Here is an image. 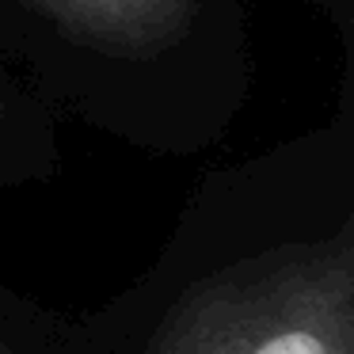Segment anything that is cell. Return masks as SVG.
I'll list each match as a JSON object with an SVG mask.
<instances>
[{
  "mask_svg": "<svg viewBox=\"0 0 354 354\" xmlns=\"http://www.w3.org/2000/svg\"><path fill=\"white\" fill-rule=\"evenodd\" d=\"M153 354H354V232L206 286Z\"/></svg>",
  "mask_w": 354,
  "mask_h": 354,
  "instance_id": "cell-1",
  "label": "cell"
},
{
  "mask_svg": "<svg viewBox=\"0 0 354 354\" xmlns=\"http://www.w3.org/2000/svg\"><path fill=\"white\" fill-rule=\"evenodd\" d=\"M69 42L111 57H153L179 46L198 0H24Z\"/></svg>",
  "mask_w": 354,
  "mask_h": 354,
  "instance_id": "cell-2",
  "label": "cell"
},
{
  "mask_svg": "<svg viewBox=\"0 0 354 354\" xmlns=\"http://www.w3.org/2000/svg\"><path fill=\"white\" fill-rule=\"evenodd\" d=\"M0 118H4V111H0Z\"/></svg>",
  "mask_w": 354,
  "mask_h": 354,
  "instance_id": "cell-3",
  "label": "cell"
}]
</instances>
